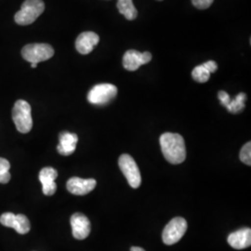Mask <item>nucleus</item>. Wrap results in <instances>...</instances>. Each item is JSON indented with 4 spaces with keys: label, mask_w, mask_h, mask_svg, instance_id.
Segmentation results:
<instances>
[{
    "label": "nucleus",
    "mask_w": 251,
    "mask_h": 251,
    "mask_svg": "<svg viewBox=\"0 0 251 251\" xmlns=\"http://www.w3.org/2000/svg\"><path fill=\"white\" fill-rule=\"evenodd\" d=\"M162 152L168 161L177 165L186 158V148L183 138L177 133L167 132L160 137Z\"/></svg>",
    "instance_id": "obj_1"
},
{
    "label": "nucleus",
    "mask_w": 251,
    "mask_h": 251,
    "mask_svg": "<svg viewBox=\"0 0 251 251\" xmlns=\"http://www.w3.org/2000/svg\"><path fill=\"white\" fill-rule=\"evenodd\" d=\"M44 10L45 4L42 0H25L15 14L14 20L20 25H28L33 24Z\"/></svg>",
    "instance_id": "obj_2"
},
{
    "label": "nucleus",
    "mask_w": 251,
    "mask_h": 251,
    "mask_svg": "<svg viewBox=\"0 0 251 251\" xmlns=\"http://www.w3.org/2000/svg\"><path fill=\"white\" fill-rule=\"evenodd\" d=\"M12 119L18 131L28 133L33 127V119L31 115V106L26 100H19L12 109Z\"/></svg>",
    "instance_id": "obj_3"
},
{
    "label": "nucleus",
    "mask_w": 251,
    "mask_h": 251,
    "mask_svg": "<svg viewBox=\"0 0 251 251\" xmlns=\"http://www.w3.org/2000/svg\"><path fill=\"white\" fill-rule=\"evenodd\" d=\"M53 55V48L46 43L28 44L22 50L23 58L29 63L36 64L50 60Z\"/></svg>",
    "instance_id": "obj_4"
},
{
    "label": "nucleus",
    "mask_w": 251,
    "mask_h": 251,
    "mask_svg": "<svg viewBox=\"0 0 251 251\" xmlns=\"http://www.w3.org/2000/svg\"><path fill=\"white\" fill-rule=\"evenodd\" d=\"M117 95V88L109 83L94 86L88 94V100L91 104L104 105L115 99Z\"/></svg>",
    "instance_id": "obj_5"
},
{
    "label": "nucleus",
    "mask_w": 251,
    "mask_h": 251,
    "mask_svg": "<svg viewBox=\"0 0 251 251\" xmlns=\"http://www.w3.org/2000/svg\"><path fill=\"white\" fill-rule=\"evenodd\" d=\"M187 227L188 225L185 219L180 217L172 219L171 222L166 225L162 233L163 242L169 246L179 242L181 237L184 235V233H186Z\"/></svg>",
    "instance_id": "obj_6"
},
{
    "label": "nucleus",
    "mask_w": 251,
    "mask_h": 251,
    "mask_svg": "<svg viewBox=\"0 0 251 251\" xmlns=\"http://www.w3.org/2000/svg\"><path fill=\"white\" fill-rule=\"evenodd\" d=\"M118 165L128 184L132 188H139L142 183V176L134 159L129 154H122L119 157Z\"/></svg>",
    "instance_id": "obj_7"
},
{
    "label": "nucleus",
    "mask_w": 251,
    "mask_h": 251,
    "mask_svg": "<svg viewBox=\"0 0 251 251\" xmlns=\"http://www.w3.org/2000/svg\"><path fill=\"white\" fill-rule=\"evenodd\" d=\"M0 223L6 227L13 228L20 234H25L31 229L29 220L26 216L23 214L15 215L11 212L4 213L0 216Z\"/></svg>",
    "instance_id": "obj_8"
},
{
    "label": "nucleus",
    "mask_w": 251,
    "mask_h": 251,
    "mask_svg": "<svg viewBox=\"0 0 251 251\" xmlns=\"http://www.w3.org/2000/svg\"><path fill=\"white\" fill-rule=\"evenodd\" d=\"M152 60V54L148 51L144 53L139 52L137 50H127L123 56V66L127 71H136L142 65L150 63Z\"/></svg>",
    "instance_id": "obj_9"
},
{
    "label": "nucleus",
    "mask_w": 251,
    "mask_h": 251,
    "mask_svg": "<svg viewBox=\"0 0 251 251\" xmlns=\"http://www.w3.org/2000/svg\"><path fill=\"white\" fill-rule=\"evenodd\" d=\"M96 180L94 179H81L78 177H73L67 181V190L75 196L88 195L96 187Z\"/></svg>",
    "instance_id": "obj_10"
},
{
    "label": "nucleus",
    "mask_w": 251,
    "mask_h": 251,
    "mask_svg": "<svg viewBox=\"0 0 251 251\" xmlns=\"http://www.w3.org/2000/svg\"><path fill=\"white\" fill-rule=\"evenodd\" d=\"M73 236L75 239L83 240L90 233V220L82 213H75L71 217Z\"/></svg>",
    "instance_id": "obj_11"
},
{
    "label": "nucleus",
    "mask_w": 251,
    "mask_h": 251,
    "mask_svg": "<svg viewBox=\"0 0 251 251\" xmlns=\"http://www.w3.org/2000/svg\"><path fill=\"white\" fill-rule=\"evenodd\" d=\"M100 36L94 32H84L75 40V49L80 54L86 55L99 44Z\"/></svg>",
    "instance_id": "obj_12"
},
{
    "label": "nucleus",
    "mask_w": 251,
    "mask_h": 251,
    "mask_svg": "<svg viewBox=\"0 0 251 251\" xmlns=\"http://www.w3.org/2000/svg\"><path fill=\"white\" fill-rule=\"evenodd\" d=\"M57 177L58 172L50 167L44 168L39 172V180L42 184V191L46 196H52L55 194L57 190L55 179Z\"/></svg>",
    "instance_id": "obj_13"
},
{
    "label": "nucleus",
    "mask_w": 251,
    "mask_h": 251,
    "mask_svg": "<svg viewBox=\"0 0 251 251\" xmlns=\"http://www.w3.org/2000/svg\"><path fill=\"white\" fill-rule=\"evenodd\" d=\"M227 241L229 245L235 250H244L251 245V228H242L231 233Z\"/></svg>",
    "instance_id": "obj_14"
},
{
    "label": "nucleus",
    "mask_w": 251,
    "mask_h": 251,
    "mask_svg": "<svg viewBox=\"0 0 251 251\" xmlns=\"http://www.w3.org/2000/svg\"><path fill=\"white\" fill-rule=\"evenodd\" d=\"M60 143L57 146V150L62 155L67 156L72 154L75 151L76 144L78 142V137L75 133L63 131L59 136Z\"/></svg>",
    "instance_id": "obj_15"
},
{
    "label": "nucleus",
    "mask_w": 251,
    "mask_h": 251,
    "mask_svg": "<svg viewBox=\"0 0 251 251\" xmlns=\"http://www.w3.org/2000/svg\"><path fill=\"white\" fill-rule=\"evenodd\" d=\"M218 69V64L214 61H208L201 65L194 68L192 76L198 83H206L210 77V74L216 72Z\"/></svg>",
    "instance_id": "obj_16"
},
{
    "label": "nucleus",
    "mask_w": 251,
    "mask_h": 251,
    "mask_svg": "<svg viewBox=\"0 0 251 251\" xmlns=\"http://www.w3.org/2000/svg\"><path fill=\"white\" fill-rule=\"evenodd\" d=\"M117 9L126 20L133 21L138 16V11L132 0H117Z\"/></svg>",
    "instance_id": "obj_17"
},
{
    "label": "nucleus",
    "mask_w": 251,
    "mask_h": 251,
    "mask_svg": "<svg viewBox=\"0 0 251 251\" xmlns=\"http://www.w3.org/2000/svg\"><path fill=\"white\" fill-rule=\"evenodd\" d=\"M247 100V95L245 93H239L234 99L230 100L229 103L227 104V110L232 114L240 113L245 108V101Z\"/></svg>",
    "instance_id": "obj_18"
},
{
    "label": "nucleus",
    "mask_w": 251,
    "mask_h": 251,
    "mask_svg": "<svg viewBox=\"0 0 251 251\" xmlns=\"http://www.w3.org/2000/svg\"><path fill=\"white\" fill-rule=\"evenodd\" d=\"M10 164L9 162L0 157V183H8L10 179Z\"/></svg>",
    "instance_id": "obj_19"
},
{
    "label": "nucleus",
    "mask_w": 251,
    "mask_h": 251,
    "mask_svg": "<svg viewBox=\"0 0 251 251\" xmlns=\"http://www.w3.org/2000/svg\"><path fill=\"white\" fill-rule=\"evenodd\" d=\"M240 160L248 166L251 165V144L249 142L243 146L240 152Z\"/></svg>",
    "instance_id": "obj_20"
},
{
    "label": "nucleus",
    "mask_w": 251,
    "mask_h": 251,
    "mask_svg": "<svg viewBox=\"0 0 251 251\" xmlns=\"http://www.w3.org/2000/svg\"><path fill=\"white\" fill-rule=\"evenodd\" d=\"M214 0H192L193 5L199 9H206L209 8Z\"/></svg>",
    "instance_id": "obj_21"
},
{
    "label": "nucleus",
    "mask_w": 251,
    "mask_h": 251,
    "mask_svg": "<svg viewBox=\"0 0 251 251\" xmlns=\"http://www.w3.org/2000/svg\"><path fill=\"white\" fill-rule=\"evenodd\" d=\"M218 97H219V100H220L221 103H222L225 107L227 106V104L229 103V101H230V100H231V97L229 96V94H228L227 92H225V91H223V90L219 92Z\"/></svg>",
    "instance_id": "obj_22"
},
{
    "label": "nucleus",
    "mask_w": 251,
    "mask_h": 251,
    "mask_svg": "<svg viewBox=\"0 0 251 251\" xmlns=\"http://www.w3.org/2000/svg\"><path fill=\"white\" fill-rule=\"evenodd\" d=\"M130 251H145L144 249H142V248H139V247H132L131 249H130Z\"/></svg>",
    "instance_id": "obj_23"
},
{
    "label": "nucleus",
    "mask_w": 251,
    "mask_h": 251,
    "mask_svg": "<svg viewBox=\"0 0 251 251\" xmlns=\"http://www.w3.org/2000/svg\"><path fill=\"white\" fill-rule=\"evenodd\" d=\"M36 66H37V64H36V63H31L32 68H36Z\"/></svg>",
    "instance_id": "obj_24"
},
{
    "label": "nucleus",
    "mask_w": 251,
    "mask_h": 251,
    "mask_svg": "<svg viewBox=\"0 0 251 251\" xmlns=\"http://www.w3.org/2000/svg\"><path fill=\"white\" fill-rule=\"evenodd\" d=\"M158 1H162V0H158Z\"/></svg>",
    "instance_id": "obj_25"
}]
</instances>
